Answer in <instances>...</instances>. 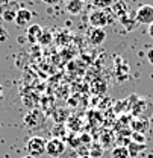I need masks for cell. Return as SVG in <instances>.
Returning a JSON list of instances; mask_svg holds the SVG:
<instances>
[{"instance_id":"cell-1","label":"cell","mask_w":153,"mask_h":158,"mask_svg":"<svg viewBox=\"0 0 153 158\" xmlns=\"http://www.w3.org/2000/svg\"><path fill=\"white\" fill-rule=\"evenodd\" d=\"M90 24L94 27V29H103L106 24H109L111 21V14L108 9H94L90 17H88Z\"/></svg>"},{"instance_id":"cell-2","label":"cell","mask_w":153,"mask_h":158,"mask_svg":"<svg viewBox=\"0 0 153 158\" xmlns=\"http://www.w3.org/2000/svg\"><path fill=\"white\" fill-rule=\"evenodd\" d=\"M46 146H47V140L42 137H38V135L29 138L27 143H26V149H27L29 155L35 158L46 154Z\"/></svg>"},{"instance_id":"cell-3","label":"cell","mask_w":153,"mask_h":158,"mask_svg":"<svg viewBox=\"0 0 153 158\" xmlns=\"http://www.w3.org/2000/svg\"><path fill=\"white\" fill-rule=\"evenodd\" d=\"M67 152V144L61 140V138H52L47 141V146H46V154L50 155L52 158H59L62 157L64 154Z\"/></svg>"},{"instance_id":"cell-4","label":"cell","mask_w":153,"mask_h":158,"mask_svg":"<svg viewBox=\"0 0 153 158\" xmlns=\"http://www.w3.org/2000/svg\"><path fill=\"white\" fill-rule=\"evenodd\" d=\"M135 20L139 24L150 26L153 23V6L152 5H141L136 9V12H135Z\"/></svg>"},{"instance_id":"cell-5","label":"cell","mask_w":153,"mask_h":158,"mask_svg":"<svg viewBox=\"0 0 153 158\" xmlns=\"http://www.w3.org/2000/svg\"><path fill=\"white\" fill-rule=\"evenodd\" d=\"M131 128H132V132H139V134H146L150 128V123L149 120L139 117V118H134L131 122Z\"/></svg>"},{"instance_id":"cell-6","label":"cell","mask_w":153,"mask_h":158,"mask_svg":"<svg viewBox=\"0 0 153 158\" xmlns=\"http://www.w3.org/2000/svg\"><path fill=\"white\" fill-rule=\"evenodd\" d=\"M88 40H90L91 44L99 46V44H102V43L106 40V32H105L103 29H94V27H93V29L88 32Z\"/></svg>"},{"instance_id":"cell-7","label":"cell","mask_w":153,"mask_h":158,"mask_svg":"<svg viewBox=\"0 0 153 158\" xmlns=\"http://www.w3.org/2000/svg\"><path fill=\"white\" fill-rule=\"evenodd\" d=\"M30 19H32V12H30L29 9L21 8V9H18V11H17L15 23H17V26H26V24H29Z\"/></svg>"},{"instance_id":"cell-8","label":"cell","mask_w":153,"mask_h":158,"mask_svg":"<svg viewBox=\"0 0 153 158\" xmlns=\"http://www.w3.org/2000/svg\"><path fill=\"white\" fill-rule=\"evenodd\" d=\"M41 34H42V29H41L39 24H30V26L27 27L26 37H27V40H29L30 43H37L39 40V37H41Z\"/></svg>"},{"instance_id":"cell-9","label":"cell","mask_w":153,"mask_h":158,"mask_svg":"<svg viewBox=\"0 0 153 158\" xmlns=\"http://www.w3.org/2000/svg\"><path fill=\"white\" fill-rule=\"evenodd\" d=\"M83 6H85V3H83L82 0H70V2L65 3V8H67V11H68L71 15L80 14L82 9H83Z\"/></svg>"},{"instance_id":"cell-10","label":"cell","mask_w":153,"mask_h":158,"mask_svg":"<svg viewBox=\"0 0 153 158\" xmlns=\"http://www.w3.org/2000/svg\"><path fill=\"white\" fill-rule=\"evenodd\" d=\"M9 6H11V5H5V6H2V9H0V15H2V19L5 20L6 23L15 21L17 11H18V9H9Z\"/></svg>"},{"instance_id":"cell-11","label":"cell","mask_w":153,"mask_h":158,"mask_svg":"<svg viewBox=\"0 0 153 158\" xmlns=\"http://www.w3.org/2000/svg\"><path fill=\"white\" fill-rule=\"evenodd\" d=\"M112 11H114V15L118 19H124L127 17V5L124 2H115L112 5Z\"/></svg>"},{"instance_id":"cell-12","label":"cell","mask_w":153,"mask_h":158,"mask_svg":"<svg viewBox=\"0 0 153 158\" xmlns=\"http://www.w3.org/2000/svg\"><path fill=\"white\" fill-rule=\"evenodd\" d=\"M111 158H131V154L126 146H115L111 151Z\"/></svg>"},{"instance_id":"cell-13","label":"cell","mask_w":153,"mask_h":158,"mask_svg":"<svg viewBox=\"0 0 153 158\" xmlns=\"http://www.w3.org/2000/svg\"><path fill=\"white\" fill-rule=\"evenodd\" d=\"M126 148H127V151H129L131 157H136L138 154H141V152L146 149V144H138V143L131 141V143H129V146H126Z\"/></svg>"},{"instance_id":"cell-14","label":"cell","mask_w":153,"mask_h":158,"mask_svg":"<svg viewBox=\"0 0 153 158\" xmlns=\"http://www.w3.org/2000/svg\"><path fill=\"white\" fill-rule=\"evenodd\" d=\"M114 2L112 0H97V2H93V6L97 8V9H106V8H112Z\"/></svg>"},{"instance_id":"cell-15","label":"cell","mask_w":153,"mask_h":158,"mask_svg":"<svg viewBox=\"0 0 153 158\" xmlns=\"http://www.w3.org/2000/svg\"><path fill=\"white\" fill-rule=\"evenodd\" d=\"M52 40H53V35H52L50 31H42V34H41V37H39L38 43H41V44H49Z\"/></svg>"},{"instance_id":"cell-16","label":"cell","mask_w":153,"mask_h":158,"mask_svg":"<svg viewBox=\"0 0 153 158\" xmlns=\"http://www.w3.org/2000/svg\"><path fill=\"white\" fill-rule=\"evenodd\" d=\"M131 141L138 144H146V137L144 134H139V132H131Z\"/></svg>"},{"instance_id":"cell-17","label":"cell","mask_w":153,"mask_h":158,"mask_svg":"<svg viewBox=\"0 0 153 158\" xmlns=\"http://www.w3.org/2000/svg\"><path fill=\"white\" fill-rule=\"evenodd\" d=\"M90 155H91L93 158L99 157V155H103V148H102V146H99V144L93 146V149L90 151Z\"/></svg>"},{"instance_id":"cell-18","label":"cell","mask_w":153,"mask_h":158,"mask_svg":"<svg viewBox=\"0 0 153 158\" xmlns=\"http://www.w3.org/2000/svg\"><path fill=\"white\" fill-rule=\"evenodd\" d=\"M8 37H9V34H8V31L0 24V43H3V41H6L8 40Z\"/></svg>"},{"instance_id":"cell-19","label":"cell","mask_w":153,"mask_h":158,"mask_svg":"<svg viewBox=\"0 0 153 158\" xmlns=\"http://www.w3.org/2000/svg\"><path fill=\"white\" fill-rule=\"evenodd\" d=\"M147 61L153 65V49H149V52H147Z\"/></svg>"},{"instance_id":"cell-20","label":"cell","mask_w":153,"mask_h":158,"mask_svg":"<svg viewBox=\"0 0 153 158\" xmlns=\"http://www.w3.org/2000/svg\"><path fill=\"white\" fill-rule=\"evenodd\" d=\"M149 35H150V38L153 40V23L149 26Z\"/></svg>"},{"instance_id":"cell-21","label":"cell","mask_w":153,"mask_h":158,"mask_svg":"<svg viewBox=\"0 0 153 158\" xmlns=\"http://www.w3.org/2000/svg\"><path fill=\"white\" fill-rule=\"evenodd\" d=\"M3 98V85H0V100Z\"/></svg>"},{"instance_id":"cell-22","label":"cell","mask_w":153,"mask_h":158,"mask_svg":"<svg viewBox=\"0 0 153 158\" xmlns=\"http://www.w3.org/2000/svg\"><path fill=\"white\" fill-rule=\"evenodd\" d=\"M77 158H93V157H91V155L88 154V155H79V157H77Z\"/></svg>"},{"instance_id":"cell-23","label":"cell","mask_w":153,"mask_h":158,"mask_svg":"<svg viewBox=\"0 0 153 158\" xmlns=\"http://www.w3.org/2000/svg\"><path fill=\"white\" fill-rule=\"evenodd\" d=\"M21 158H35V157H30V155H24V157H21Z\"/></svg>"}]
</instances>
